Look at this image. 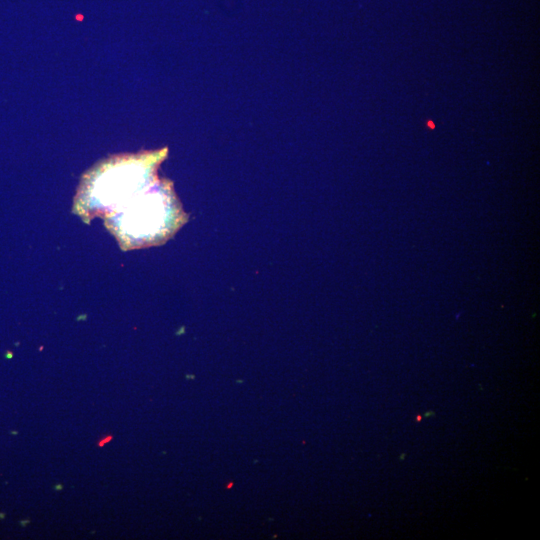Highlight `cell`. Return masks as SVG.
Returning a JSON list of instances; mask_svg holds the SVG:
<instances>
[{
	"label": "cell",
	"instance_id": "1",
	"mask_svg": "<svg viewBox=\"0 0 540 540\" xmlns=\"http://www.w3.org/2000/svg\"><path fill=\"white\" fill-rule=\"evenodd\" d=\"M170 208L167 195L159 191L150 192L147 188L140 199L127 209L118 228L134 239L159 237L167 229Z\"/></svg>",
	"mask_w": 540,
	"mask_h": 540
},
{
	"label": "cell",
	"instance_id": "2",
	"mask_svg": "<svg viewBox=\"0 0 540 540\" xmlns=\"http://www.w3.org/2000/svg\"><path fill=\"white\" fill-rule=\"evenodd\" d=\"M113 439V435H106L100 438L97 442L98 447H103L106 443H109Z\"/></svg>",
	"mask_w": 540,
	"mask_h": 540
},
{
	"label": "cell",
	"instance_id": "3",
	"mask_svg": "<svg viewBox=\"0 0 540 540\" xmlns=\"http://www.w3.org/2000/svg\"><path fill=\"white\" fill-rule=\"evenodd\" d=\"M29 519H26L24 522L23 521H20L21 525L24 527L26 523H29Z\"/></svg>",
	"mask_w": 540,
	"mask_h": 540
},
{
	"label": "cell",
	"instance_id": "4",
	"mask_svg": "<svg viewBox=\"0 0 540 540\" xmlns=\"http://www.w3.org/2000/svg\"><path fill=\"white\" fill-rule=\"evenodd\" d=\"M55 489H56V490H61V489H62V485H61V484H60V485H56V486H55Z\"/></svg>",
	"mask_w": 540,
	"mask_h": 540
}]
</instances>
